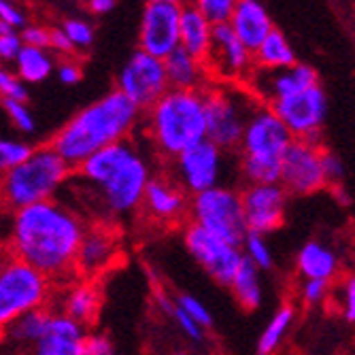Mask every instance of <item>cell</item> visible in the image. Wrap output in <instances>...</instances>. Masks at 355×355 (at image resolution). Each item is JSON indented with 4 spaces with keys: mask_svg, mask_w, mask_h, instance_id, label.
I'll return each instance as SVG.
<instances>
[{
    "mask_svg": "<svg viewBox=\"0 0 355 355\" xmlns=\"http://www.w3.org/2000/svg\"><path fill=\"white\" fill-rule=\"evenodd\" d=\"M153 155L135 137L109 145L87 157L73 173L69 193L87 221L119 225L139 215L147 183L153 177Z\"/></svg>",
    "mask_w": 355,
    "mask_h": 355,
    "instance_id": "obj_1",
    "label": "cell"
},
{
    "mask_svg": "<svg viewBox=\"0 0 355 355\" xmlns=\"http://www.w3.org/2000/svg\"><path fill=\"white\" fill-rule=\"evenodd\" d=\"M87 223L75 205L55 198L9 213L0 245L60 285L75 277V257Z\"/></svg>",
    "mask_w": 355,
    "mask_h": 355,
    "instance_id": "obj_2",
    "label": "cell"
},
{
    "mask_svg": "<svg viewBox=\"0 0 355 355\" xmlns=\"http://www.w3.org/2000/svg\"><path fill=\"white\" fill-rule=\"evenodd\" d=\"M141 119L143 111L121 92L111 89L75 113L49 139V145L75 171L101 149L132 139L141 130Z\"/></svg>",
    "mask_w": 355,
    "mask_h": 355,
    "instance_id": "obj_3",
    "label": "cell"
},
{
    "mask_svg": "<svg viewBox=\"0 0 355 355\" xmlns=\"http://www.w3.org/2000/svg\"><path fill=\"white\" fill-rule=\"evenodd\" d=\"M141 135L151 155L168 164L179 153L207 139V115L202 92L168 89L143 111Z\"/></svg>",
    "mask_w": 355,
    "mask_h": 355,
    "instance_id": "obj_4",
    "label": "cell"
},
{
    "mask_svg": "<svg viewBox=\"0 0 355 355\" xmlns=\"http://www.w3.org/2000/svg\"><path fill=\"white\" fill-rule=\"evenodd\" d=\"M73 168L51 149L32 147L28 157L0 175V209L13 213L32 205L62 198L73 179Z\"/></svg>",
    "mask_w": 355,
    "mask_h": 355,
    "instance_id": "obj_5",
    "label": "cell"
},
{
    "mask_svg": "<svg viewBox=\"0 0 355 355\" xmlns=\"http://www.w3.org/2000/svg\"><path fill=\"white\" fill-rule=\"evenodd\" d=\"M55 283L0 245V332L26 313L49 309Z\"/></svg>",
    "mask_w": 355,
    "mask_h": 355,
    "instance_id": "obj_6",
    "label": "cell"
},
{
    "mask_svg": "<svg viewBox=\"0 0 355 355\" xmlns=\"http://www.w3.org/2000/svg\"><path fill=\"white\" fill-rule=\"evenodd\" d=\"M207 115V141L225 153H236L249 113L260 105L245 85L213 83L202 92Z\"/></svg>",
    "mask_w": 355,
    "mask_h": 355,
    "instance_id": "obj_7",
    "label": "cell"
},
{
    "mask_svg": "<svg viewBox=\"0 0 355 355\" xmlns=\"http://www.w3.org/2000/svg\"><path fill=\"white\" fill-rule=\"evenodd\" d=\"M187 221L225 243L241 247L247 236L241 189L223 183L207 191L193 193V196H189Z\"/></svg>",
    "mask_w": 355,
    "mask_h": 355,
    "instance_id": "obj_8",
    "label": "cell"
},
{
    "mask_svg": "<svg viewBox=\"0 0 355 355\" xmlns=\"http://www.w3.org/2000/svg\"><path fill=\"white\" fill-rule=\"evenodd\" d=\"M228 155L230 153L221 151L217 145L205 139L164 164V173H168L179 183L187 196H193V193L223 185L225 173H228V164H225Z\"/></svg>",
    "mask_w": 355,
    "mask_h": 355,
    "instance_id": "obj_9",
    "label": "cell"
},
{
    "mask_svg": "<svg viewBox=\"0 0 355 355\" xmlns=\"http://www.w3.org/2000/svg\"><path fill=\"white\" fill-rule=\"evenodd\" d=\"M181 241L189 257L196 262L215 283L228 287L236 268L243 262L241 247L225 243L211 232L193 223H185L181 230Z\"/></svg>",
    "mask_w": 355,
    "mask_h": 355,
    "instance_id": "obj_10",
    "label": "cell"
},
{
    "mask_svg": "<svg viewBox=\"0 0 355 355\" xmlns=\"http://www.w3.org/2000/svg\"><path fill=\"white\" fill-rule=\"evenodd\" d=\"M285 123L294 141H306L319 145L321 128L328 117V98L321 85H313L300 94L289 96L270 107Z\"/></svg>",
    "mask_w": 355,
    "mask_h": 355,
    "instance_id": "obj_11",
    "label": "cell"
},
{
    "mask_svg": "<svg viewBox=\"0 0 355 355\" xmlns=\"http://www.w3.org/2000/svg\"><path fill=\"white\" fill-rule=\"evenodd\" d=\"M119 225L89 221L75 257V277L98 281L105 272L115 268L121 260Z\"/></svg>",
    "mask_w": 355,
    "mask_h": 355,
    "instance_id": "obj_12",
    "label": "cell"
},
{
    "mask_svg": "<svg viewBox=\"0 0 355 355\" xmlns=\"http://www.w3.org/2000/svg\"><path fill=\"white\" fill-rule=\"evenodd\" d=\"M115 89L121 92L141 111L149 109L171 89L166 81L164 62L137 49L135 55L125 62V67H121Z\"/></svg>",
    "mask_w": 355,
    "mask_h": 355,
    "instance_id": "obj_13",
    "label": "cell"
},
{
    "mask_svg": "<svg viewBox=\"0 0 355 355\" xmlns=\"http://www.w3.org/2000/svg\"><path fill=\"white\" fill-rule=\"evenodd\" d=\"M189 196L168 173H155L145 187L139 215L162 230L183 228L187 223Z\"/></svg>",
    "mask_w": 355,
    "mask_h": 355,
    "instance_id": "obj_14",
    "label": "cell"
},
{
    "mask_svg": "<svg viewBox=\"0 0 355 355\" xmlns=\"http://www.w3.org/2000/svg\"><path fill=\"white\" fill-rule=\"evenodd\" d=\"M205 67L213 83L245 85L253 71V53L236 39L228 24L213 26V41Z\"/></svg>",
    "mask_w": 355,
    "mask_h": 355,
    "instance_id": "obj_15",
    "label": "cell"
},
{
    "mask_svg": "<svg viewBox=\"0 0 355 355\" xmlns=\"http://www.w3.org/2000/svg\"><path fill=\"white\" fill-rule=\"evenodd\" d=\"M279 183L289 196H311L328 187L321 171V145L292 141L281 155Z\"/></svg>",
    "mask_w": 355,
    "mask_h": 355,
    "instance_id": "obj_16",
    "label": "cell"
},
{
    "mask_svg": "<svg viewBox=\"0 0 355 355\" xmlns=\"http://www.w3.org/2000/svg\"><path fill=\"white\" fill-rule=\"evenodd\" d=\"M292 141L294 137L289 135V130L277 117V113L266 105H257L247 117L236 153L249 157L281 159V155L292 145Z\"/></svg>",
    "mask_w": 355,
    "mask_h": 355,
    "instance_id": "obj_17",
    "label": "cell"
},
{
    "mask_svg": "<svg viewBox=\"0 0 355 355\" xmlns=\"http://www.w3.org/2000/svg\"><path fill=\"white\" fill-rule=\"evenodd\" d=\"M287 202L289 193L281 187V183L245 185L241 189V205L247 232L266 236L279 230L285 221Z\"/></svg>",
    "mask_w": 355,
    "mask_h": 355,
    "instance_id": "obj_18",
    "label": "cell"
},
{
    "mask_svg": "<svg viewBox=\"0 0 355 355\" xmlns=\"http://www.w3.org/2000/svg\"><path fill=\"white\" fill-rule=\"evenodd\" d=\"M313 85H319L315 69L300 62H296L294 67L279 69V71H266L253 67L249 79L245 81V87L251 92L253 98L266 107H272L275 103L289 98L294 94H300Z\"/></svg>",
    "mask_w": 355,
    "mask_h": 355,
    "instance_id": "obj_19",
    "label": "cell"
},
{
    "mask_svg": "<svg viewBox=\"0 0 355 355\" xmlns=\"http://www.w3.org/2000/svg\"><path fill=\"white\" fill-rule=\"evenodd\" d=\"M181 7L168 3H147L141 19L139 49L164 60L179 47Z\"/></svg>",
    "mask_w": 355,
    "mask_h": 355,
    "instance_id": "obj_20",
    "label": "cell"
},
{
    "mask_svg": "<svg viewBox=\"0 0 355 355\" xmlns=\"http://www.w3.org/2000/svg\"><path fill=\"white\" fill-rule=\"evenodd\" d=\"M51 306L73 321H77L79 326L89 330L101 317L103 311V289L101 283L94 279H81L73 277L69 281H64L55 285V294Z\"/></svg>",
    "mask_w": 355,
    "mask_h": 355,
    "instance_id": "obj_21",
    "label": "cell"
},
{
    "mask_svg": "<svg viewBox=\"0 0 355 355\" xmlns=\"http://www.w3.org/2000/svg\"><path fill=\"white\" fill-rule=\"evenodd\" d=\"M87 332L89 330L79 326L77 321L49 306L41 334L24 351V355H79Z\"/></svg>",
    "mask_w": 355,
    "mask_h": 355,
    "instance_id": "obj_22",
    "label": "cell"
},
{
    "mask_svg": "<svg viewBox=\"0 0 355 355\" xmlns=\"http://www.w3.org/2000/svg\"><path fill=\"white\" fill-rule=\"evenodd\" d=\"M228 26L251 53L262 45V41L275 28L268 11L257 0H239L228 19Z\"/></svg>",
    "mask_w": 355,
    "mask_h": 355,
    "instance_id": "obj_23",
    "label": "cell"
},
{
    "mask_svg": "<svg viewBox=\"0 0 355 355\" xmlns=\"http://www.w3.org/2000/svg\"><path fill=\"white\" fill-rule=\"evenodd\" d=\"M162 62H164L166 81H168L171 89L205 92V89H209L213 85L205 62L189 55L181 47H177L173 53H168Z\"/></svg>",
    "mask_w": 355,
    "mask_h": 355,
    "instance_id": "obj_24",
    "label": "cell"
},
{
    "mask_svg": "<svg viewBox=\"0 0 355 355\" xmlns=\"http://www.w3.org/2000/svg\"><path fill=\"white\" fill-rule=\"evenodd\" d=\"M213 41V24L191 5L181 7L179 17V47L189 55L207 60Z\"/></svg>",
    "mask_w": 355,
    "mask_h": 355,
    "instance_id": "obj_25",
    "label": "cell"
},
{
    "mask_svg": "<svg viewBox=\"0 0 355 355\" xmlns=\"http://www.w3.org/2000/svg\"><path fill=\"white\" fill-rule=\"evenodd\" d=\"M296 268L302 279L328 281L338 272V257L336 253L319 241H309L296 255Z\"/></svg>",
    "mask_w": 355,
    "mask_h": 355,
    "instance_id": "obj_26",
    "label": "cell"
},
{
    "mask_svg": "<svg viewBox=\"0 0 355 355\" xmlns=\"http://www.w3.org/2000/svg\"><path fill=\"white\" fill-rule=\"evenodd\" d=\"M262 270H257L251 262H247L243 257L241 266L236 268L228 289L232 292L234 300L241 304V309L245 311H255L260 309L262 300H264V287H262Z\"/></svg>",
    "mask_w": 355,
    "mask_h": 355,
    "instance_id": "obj_27",
    "label": "cell"
},
{
    "mask_svg": "<svg viewBox=\"0 0 355 355\" xmlns=\"http://www.w3.org/2000/svg\"><path fill=\"white\" fill-rule=\"evenodd\" d=\"M296 64V51L285 39L281 30L272 28L270 35L262 41V45L253 51V67L266 69V71H279Z\"/></svg>",
    "mask_w": 355,
    "mask_h": 355,
    "instance_id": "obj_28",
    "label": "cell"
},
{
    "mask_svg": "<svg viewBox=\"0 0 355 355\" xmlns=\"http://www.w3.org/2000/svg\"><path fill=\"white\" fill-rule=\"evenodd\" d=\"M15 62V77L26 85V83H43L49 79V75L55 69V58L49 53V49H39V47H21L17 53Z\"/></svg>",
    "mask_w": 355,
    "mask_h": 355,
    "instance_id": "obj_29",
    "label": "cell"
},
{
    "mask_svg": "<svg viewBox=\"0 0 355 355\" xmlns=\"http://www.w3.org/2000/svg\"><path fill=\"white\" fill-rule=\"evenodd\" d=\"M294 317H296V311H294L292 304H281L275 311V315L266 324L260 340H257V347H255L257 355H272L281 347V343L287 336L289 328L294 326Z\"/></svg>",
    "mask_w": 355,
    "mask_h": 355,
    "instance_id": "obj_30",
    "label": "cell"
},
{
    "mask_svg": "<svg viewBox=\"0 0 355 355\" xmlns=\"http://www.w3.org/2000/svg\"><path fill=\"white\" fill-rule=\"evenodd\" d=\"M241 253L257 270H268L275 264V253H272L266 236H262V234L247 232L245 241L241 243Z\"/></svg>",
    "mask_w": 355,
    "mask_h": 355,
    "instance_id": "obj_31",
    "label": "cell"
},
{
    "mask_svg": "<svg viewBox=\"0 0 355 355\" xmlns=\"http://www.w3.org/2000/svg\"><path fill=\"white\" fill-rule=\"evenodd\" d=\"M32 147L21 139H3L0 137V175L11 171L13 166H17L19 162L28 157V153L32 151Z\"/></svg>",
    "mask_w": 355,
    "mask_h": 355,
    "instance_id": "obj_32",
    "label": "cell"
},
{
    "mask_svg": "<svg viewBox=\"0 0 355 355\" xmlns=\"http://www.w3.org/2000/svg\"><path fill=\"white\" fill-rule=\"evenodd\" d=\"M239 0H191V7H196L213 26L228 24Z\"/></svg>",
    "mask_w": 355,
    "mask_h": 355,
    "instance_id": "obj_33",
    "label": "cell"
},
{
    "mask_svg": "<svg viewBox=\"0 0 355 355\" xmlns=\"http://www.w3.org/2000/svg\"><path fill=\"white\" fill-rule=\"evenodd\" d=\"M5 113L11 119V123L17 128L21 135H32L37 128L35 115H32L30 107L26 105V101H3Z\"/></svg>",
    "mask_w": 355,
    "mask_h": 355,
    "instance_id": "obj_34",
    "label": "cell"
},
{
    "mask_svg": "<svg viewBox=\"0 0 355 355\" xmlns=\"http://www.w3.org/2000/svg\"><path fill=\"white\" fill-rule=\"evenodd\" d=\"M175 302H177V306L185 313V315H189L196 324L200 326V328H211L213 326V315H211V311H209V306L202 302V300H198L196 296H191V294H181V296H177L175 298Z\"/></svg>",
    "mask_w": 355,
    "mask_h": 355,
    "instance_id": "obj_35",
    "label": "cell"
},
{
    "mask_svg": "<svg viewBox=\"0 0 355 355\" xmlns=\"http://www.w3.org/2000/svg\"><path fill=\"white\" fill-rule=\"evenodd\" d=\"M62 30H64V35L69 37V41L75 47V51L89 47L92 41H94V30L83 19H69V21H64Z\"/></svg>",
    "mask_w": 355,
    "mask_h": 355,
    "instance_id": "obj_36",
    "label": "cell"
},
{
    "mask_svg": "<svg viewBox=\"0 0 355 355\" xmlns=\"http://www.w3.org/2000/svg\"><path fill=\"white\" fill-rule=\"evenodd\" d=\"M79 355H117L113 340L105 332H87Z\"/></svg>",
    "mask_w": 355,
    "mask_h": 355,
    "instance_id": "obj_37",
    "label": "cell"
},
{
    "mask_svg": "<svg viewBox=\"0 0 355 355\" xmlns=\"http://www.w3.org/2000/svg\"><path fill=\"white\" fill-rule=\"evenodd\" d=\"M0 98L3 101H26L28 89L26 85L15 77V73H9L0 67Z\"/></svg>",
    "mask_w": 355,
    "mask_h": 355,
    "instance_id": "obj_38",
    "label": "cell"
},
{
    "mask_svg": "<svg viewBox=\"0 0 355 355\" xmlns=\"http://www.w3.org/2000/svg\"><path fill=\"white\" fill-rule=\"evenodd\" d=\"M321 171H324L326 185L336 187L345 179V164H343V159L334 151L321 149Z\"/></svg>",
    "mask_w": 355,
    "mask_h": 355,
    "instance_id": "obj_39",
    "label": "cell"
},
{
    "mask_svg": "<svg viewBox=\"0 0 355 355\" xmlns=\"http://www.w3.org/2000/svg\"><path fill=\"white\" fill-rule=\"evenodd\" d=\"M168 317L175 321V326L189 338V340H193V343H200L202 340V336H205V328H200L196 321H193L189 315H185L179 306H177V302H175V306H173V311L168 313Z\"/></svg>",
    "mask_w": 355,
    "mask_h": 355,
    "instance_id": "obj_40",
    "label": "cell"
},
{
    "mask_svg": "<svg viewBox=\"0 0 355 355\" xmlns=\"http://www.w3.org/2000/svg\"><path fill=\"white\" fill-rule=\"evenodd\" d=\"M330 292V283L328 281H317V279H304L300 287V298L304 304L315 306L319 302H324Z\"/></svg>",
    "mask_w": 355,
    "mask_h": 355,
    "instance_id": "obj_41",
    "label": "cell"
},
{
    "mask_svg": "<svg viewBox=\"0 0 355 355\" xmlns=\"http://www.w3.org/2000/svg\"><path fill=\"white\" fill-rule=\"evenodd\" d=\"M49 37H51V30L43 26H24L19 32V39L26 47L49 49Z\"/></svg>",
    "mask_w": 355,
    "mask_h": 355,
    "instance_id": "obj_42",
    "label": "cell"
},
{
    "mask_svg": "<svg viewBox=\"0 0 355 355\" xmlns=\"http://www.w3.org/2000/svg\"><path fill=\"white\" fill-rule=\"evenodd\" d=\"M55 75H58L60 83H64V85H77L81 81V77H83L79 62L73 60V58L62 60L55 67Z\"/></svg>",
    "mask_w": 355,
    "mask_h": 355,
    "instance_id": "obj_43",
    "label": "cell"
},
{
    "mask_svg": "<svg viewBox=\"0 0 355 355\" xmlns=\"http://www.w3.org/2000/svg\"><path fill=\"white\" fill-rule=\"evenodd\" d=\"M340 311L345 315L347 321H355V275L349 277L345 283H343V289H340Z\"/></svg>",
    "mask_w": 355,
    "mask_h": 355,
    "instance_id": "obj_44",
    "label": "cell"
},
{
    "mask_svg": "<svg viewBox=\"0 0 355 355\" xmlns=\"http://www.w3.org/2000/svg\"><path fill=\"white\" fill-rule=\"evenodd\" d=\"M24 43L19 39V32H11V35L0 37V62H13L17 53L21 51Z\"/></svg>",
    "mask_w": 355,
    "mask_h": 355,
    "instance_id": "obj_45",
    "label": "cell"
},
{
    "mask_svg": "<svg viewBox=\"0 0 355 355\" xmlns=\"http://www.w3.org/2000/svg\"><path fill=\"white\" fill-rule=\"evenodd\" d=\"M0 21L9 24L11 28H24L26 26V15L21 9H17L11 0H0Z\"/></svg>",
    "mask_w": 355,
    "mask_h": 355,
    "instance_id": "obj_46",
    "label": "cell"
},
{
    "mask_svg": "<svg viewBox=\"0 0 355 355\" xmlns=\"http://www.w3.org/2000/svg\"><path fill=\"white\" fill-rule=\"evenodd\" d=\"M49 49H53V53H60V55H67L71 58L75 53V47L71 45L69 37L64 35L62 28H53L51 30V37H49Z\"/></svg>",
    "mask_w": 355,
    "mask_h": 355,
    "instance_id": "obj_47",
    "label": "cell"
},
{
    "mask_svg": "<svg viewBox=\"0 0 355 355\" xmlns=\"http://www.w3.org/2000/svg\"><path fill=\"white\" fill-rule=\"evenodd\" d=\"M113 7H115V0H89V9L98 15L113 11Z\"/></svg>",
    "mask_w": 355,
    "mask_h": 355,
    "instance_id": "obj_48",
    "label": "cell"
},
{
    "mask_svg": "<svg viewBox=\"0 0 355 355\" xmlns=\"http://www.w3.org/2000/svg\"><path fill=\"white\" fill-rule=\"evenodd\" d=\"M11 32H17V30L11 28V26L5 24V21H0V37H3V35H11Z\"/></svg>",
    "mask_w": 355,
    "mask_h": 355,
    "instance_id": "obj_49",
    "label": "cell"
},
{
    "mask_svg": "<svg viewBox=\"0 0 355 355\" xmlns=\"http://www.w3.org/2000/svg\"><path fill=\"white\" fill-rule=\"evenodd\" d=\"M149 3H168V5H179V7H183L185 0H149Z\"/></svg>",
    "mask_w": 355,
    "mask_h": 355,
    "instance_id": "obj_50",
    "label": "cell"
},
{
    "mask_svg": "<svg viewBox=\"0 0 355 355\" xmlns=\"http://www.w3.org/2000/svg\"><path fill=\"white\" fill-rule=\"evenodd\" d=\"M173 355H187V353H183V351H177V353H173Z\"/></svg>",
    "mask_w": 355,
    "mask_h": 355,
    "instance_id": "obj_51",
    "label": "cell"
}]
</instances>
